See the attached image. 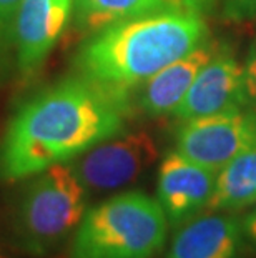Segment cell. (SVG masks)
Here are the masks:
<instances>
[{
    "label": "cell",
    "instance_id": "10",
    "mask_svg": "<svg viewBox=\"0 0 256 258\" xmlns=\"http://www.w3.org/2000/svg\"><path fill=\"white\" fill-rule=\"evenodd\" d=\"M241 232L236 217L201 213L183 223L166 258H235Z\"/></svg>",
    "mask_w": 256,
    "mask_h": 258
},
{
    "label": "cell",
    "instance_id": "16",
    "mask_svg": "<svg viewBox=\"0 0 256 258\" xmlns=\"http://www.w3.org/2000/svg\"><path fill=\"white\" fill-rule=\"evenodd\" d=\"M244 84H246L249 108L256 110V42L251 47L246 63H244Z\"/></svg>",
    "mask_w": 256,
    "mask_h": 258
},
{
    "label": "cell",
    "instance_id": "18",
    "mask_svg": "<svg viewBox=\"0 0 256 258\" xmlns=\"http://www.w3.org/2000/svg\"><path fill=\"white\" fill-rule=\"evenodd\" d=\"M241 227H243L244 235H246V237L251 240L253 243H256V203H254L253 210L249 212L246 217H244Z\"/></svg>",
    "mask_w": 256,
    "mask_h": 258
},
{
    "label": "cell",
    "instance_id": "15",
    "mask_svg": "<svg viewBox=\"0 0 256 258\" xmlns=\"http://www.w3.org/2000/svg\"><path fill=\"white\" fill-rule=\"evenodd\" d=\"M223 17L233 22H246L256 19V0H223Z\"/></svg>",
    "mask_w": 256,
    "mask_h": 258
},
{
    "label": "cell",
    "instance_id": "5",
    "mask_svg": "<svg viewBox=\"0 0 256 258\" xmlns=\"http://www.w3.org/2000/svg\"><path fill=\"white\" fill-rule=\"evenodd\" d=\"M256 147V110L241 108L187 120L178 132L177 152L215 172Z\"/></svg>",
    "mask_w": 256,
    "mask_h": 258
},
{
    "label": "cell",
    "instance_id": "6",
    "mask_svg": "<svg viewBox=\"0 0 256 258\" xmlns=\"http://www.w3.org/2000/svg\"><path fill=\"white\" fill-rule=\"evenodd\" d=\"M156 158L158 148L151 135L137 132L95 145L70 165L87 191H107L132 183Z\"/></svg>",
    "mask_w": 256,
    "mask_h": 258
},
{
    "label": "cell",
    "instance_id": "13",
    "mask_svg": "<svg viewBox=\"0 0 256 258\" xmlns=\"http://www.w3.org/2000/svg\"><path fill=\"white\" fill-rule=\"evenodd\" d=\"M175 9H185L182 0H73L75 25L90 32H99L117 22Z\"/></svg>",
    "mask_w": 256,
    "mask_h": 258
},
{
    "label": "cell",
    "instance_id": "14",
    "mask_svg": "<svg viewBox=\"0 0 256 258\" xmlns=\"http://www.w3.org/2000/svg\"><path fill=\"white\" fill-rule=\"evenodd\" d=\"M22 0H0V79L15 58L17 63V17Z\"/></svg>",
    "mask_w": 256,
    "mask_h": 258
},
{
    "label": "cell",
    "instance_id": "11",
    "mask_svg": "<svg viewBox=\"0 0 256 258\" xmlns=\"http://www.w3.org/2000/svg\"><path fill=\"white\" fill-rule=\"evenodd\" d=\"M215 53L216 47L203 42L187 55L161 69L148 82H145L140 107L150 115L173 113L197 80L200 70L213 58Z\"/></svg>",
    "mask_w": 256,
    "mask_h": 258
},
{
    "label": "cell",
    "instance_id": "8",
    "mask_svg": "<svg viewBox=\"0 0 256 258\" xmlns=\"http://www.w3.org/2000/svg\"><path fill=\"white\" fill-rule=\"evenodd\" d=\"M218 172L201 167L178 152L170 153L158 170V202L175 227L187 223L208 208Z\"/></svg>",
    "mask_w": 256,
    "mask_h": 258
},
{
    "label": "cell",
    "instance_id": "2",
    "mask_svg": "<svg viewBox=\"0 0 256 258\" xmlns=\"http://www.w3.org/2000/svg\"><path fill=\"white\" fill-rule=\"evenodd\" d=\"M205 37L201 15L187 9L141 15L97 32L80 48L75 67L83 79L127 95L197 48Z\"/></svg>",
    "mask_w": 256,
    "mask_h": 258
},
{
    "label": "cell",
    "instance_id": "4",
    "mask_svg": "<svg viewBox=\"0 0 256 258\" xmlns=\"http://www.w3.org/2000/svg\"><path fill=\"white\" fill-rule=\"evenodd\" d=\"M85 212L87 188L72 165H52L37 173L20 197L15 240L27 253L45 256L78 227Z\"/></svg>",
    "mask_w": 256,
    "mask_h": 258
},
{
    "label": "cell",
    "instance_id": "3",
    "mask_svg": "<svg viewBox=\"0 0 256 258\" xmlns=\"http://www.w3.org/2000/svg\"><path fill=\"white\" fill-rule=\"evenodd\" d=\"M160 202L125 191L85 212L67 258H153L166 238Z\"/></svg>",
    "mask_w": 256,
    "mask_h": 258
},
{
    "label": "cell",
    "instance_id": "1",
    "mask_svg": "<svg viewBox=\"0 0 256 258\" xmlns=\"http://www.w3.org/2000/svg\"><path fill=\"white\" fill-rule=\"evenodd\" d=\"M127 112V95L83 77L50 87L10 120L0 140V180L34 177L113 139Z\"/></svg>",
    "mask_w": 256,
    "mask_h": 258
},
{
    "label": "cell",
    "instance_id": "17",
    "mask_svg": "<svg viewBox=\"0 0 256 258\" xmlns=\"http://www.w3.org/2000/svg\"><path fill=\"white\" fill-rule=\"evenodd\" d=\"M183 7L190 10V12H195V14H203V12H208V10L213 7L215 0H182Z\"/></svg>",
    "mask_w": 256,
    "mask_h": 258
},
{
    "label": "cell",
    "instance_id": "12",
    "mask_svg": "<svg viewBox=\"0 0 256 258\" xmlns=\"http://www.w3.org/2000/svg\"><path fill=\"white\" fill-rule=\"evenodd\" d=\"M256 203V147L239 153L216 177L208 212H238Z\"/></svg>",
    "mask_w": 256,
    "mask_h": 258
},
{
    "label": "cell",
    "instance_id": "7",
    "mask_svg": "<svg viewBox=\"0 0 256 258\" xmlns=\"http://www.w3.org/2000/svg\"><path fill=\"white\" fill-rule=\"evenodd\" d=\"M241 108H249L244 84V65L230 53L216 52L213 58L200 70L197 80L173 113L187 122Z\"/></svg>",
    "mask_w": 256,
    "mask_h": 258
},
{
    "label": "cell",
    "instance_id": "19",
    "mask_svg": "<svg viewBox=\"0 0 256 258\" xmlns=\"http://www.w3.org/2000/svg\"><path fill=\"white\" fill-rule=\"evenodd\" d=\"M0 258H9V256H5V255H2V253H0Z\"/></svg>",
    "mask_w": 256,
    "mask_h": 258
},
{
    "label": "cell",
    "instance_id": "9",
    "mask_svg": "<svg viewBox=\"0 0 256 258\" xmlns=\"http://www.w3.org/2000/svg\"><path fill=\"white\" fill-rule=\"evenodd\" d=\"M73 0H22L17 17V67L34 74L67 27Z\"/></svg>",
    "mask_w": 256,
    "mask_h": 258
}]
</instances>
